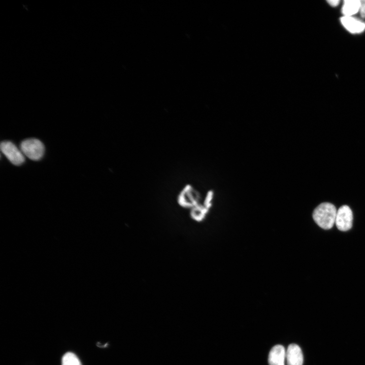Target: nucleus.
Masks as SVG:
<instances>
[{
    "label": "nucleus",
    "mask_w": 365,
    "mask_h": 365,
    "mask_svg": "<svg viewBox=\"0 0 365 365\" xmlns=\"http://www.w3.org/2000/svg\"><path fill=\"white\" fill-rule=\"evenodd\" d=\"M337 212L333 204L324 202L316 208L313 213V218L320 228L328 230L332 229L335 223Z\"/></svg>",
    "instance_id": "1"
},
{
    "label": "nucleus",
    "mask_w": 365,
    "mask_h": 365,
    "mask_svg": "<svg viewBox=\"0 0 365 365\" xmlns=\"http://www.w3.org/2000/svg\"><path fill=\"white\" fill-rule=\"evenodd\" d=\"M21 150L27 158L37 161L41 160L44 153L43 143L36 138H29L22 142Z\"/></svg>",
    "instance_id": "2"
},
{
    "label": "nucleus",
    "mask_w": 365,
    "mask_h": 365,
    "mask_svg": "<svg viewBox=\"0 0 365 365\" xmlns=\"http://www.w3.org/2000/svg\"><path fill=\"white\" fill-rule=\"evenodd\" d=\"M199 193L191 185H187L184 187L177 199L181 206L191 209L199 204Z\"/></svg>",
    "instance_id": "3"
},
{
    "label": "nucleus",
    "mask_w": 365,
    "mask_h": 365,
    "mask_svg": "<svg viewBox=\"0 0 365 365\" xmlns=\"http://www.w3.org/2000/svg\"><path fill=\"white\" fill-rule=\"evenodd\" d=\"M1 150L7 159L14 165L19 166L24 163L25 156L21 150L13 143L4 141L1 144Z\"/></svg>",
    "instance_id": "4"
},
{
    "label": "nucleus",
    "mask_w": 365,
    "mask_h": 365,
    "mask_svg": "<svg viewBox=\"0 0 365 365\" xmlns=\"http://www.w3.org/2000/svg\"><path fill=\"white\" fill-rule=\"evenodd\" d=\"M353 214L351 208L343 205L337 211L335 224L337 229L341 232L350 230L353 227Z\"/></svg>",
    "instance_id": "5"
},
{
    "label": "nucleus",
    "mask_w": 365,
    "mask_h": 365,
    "mask_svg": "<svg viewBox=\"0 0 365 365\" xmlns=\"http://www.w3.org/2000/svg\"><path fill=\"white\" fill-rule=\"evenodd\" d=\"M288 365H303V356L300 347L297 344H291L286 351Z\"/></svg>",
    "instance_id": "6"
},
{
    "label": "nucleus",
    "mask_w": 365,
    "mask_h": 365,
    "mask_svg": "<svg viewBox=\"0 0 365 365\" xmlns=\"http://www.w3.org/2000/svg\"><path fill=\"white\" fill-rule=\"evenodd\" d=\"M343 27L352 33H361L365 30V23L352 16H343L341 19Z\"/></svg>",
    "instance_id": "7"
},
{
    "label": "nucleus",
    "mask_w": 365,
    "mask_h": 365,
    "mask_svg": "<svg viewBox=\"0 0 365 365\" xmlns=\"http://www.w3.org/2000/svg\"><path fill=\"white\" fill-rule=\"evenodd\" d=\"M286 351L281 345H276L271 350L268 358L269 365H285Z\"/></svg>",
    "instance_id": "8"
},
{
    "label": "nucleus",
    "mask_w": 365,
    "mask_h": 365,
    "mask_svg": "<svg viewBox=\"0 0 365 365\" xmlns=\"http://www.w3.org/2000/svg\"><path fill=\"white\" fill-rule=\"evenodd\" d=\"M360 1L359 0H345L342 8L344 16H352L359 12Z\"/></svg>",
    "instance_id": "9"
},
{
    "label": "nucleus",
    "mask_w": 365,
    "mask_h": 365,
    "mask_svg": "<svg viewBox=\"0 0 365 365\" xmlns=\"http://www.w3.org/2000/svg\"><path fill=\"white\" fill-rule=\"evenodd\" d=\"M208 211V208L203 204H199L191 208L190 216L194 220L197 222H201L204 219Z\"/></svg>",
    "instance_id": "10"
},
{
    "label": "nucleus",
    "mask_w": 365,
    "mask_h": 365,
    "mask_svg": "<svg viewBox=\"0 0 365 365\" xmlns=\"http://www.w3.org/2000/svg\"><path fill=\"white\" fill-rule=\"evenodd\" d=\"M62 365H82V364L76 355L69 352L63 356Z\"/></svg>",
    "instance_id": "11"
},
{
    "label": "nucleus",
    "mask_w": 365,
    "mask_h": 365,
    "mask_svg": "<svg viewBox=\"0 0 365 365\" xmlns=\"http://www.w3.org/2000/svg\"><path fill=\"white\" fill-rule=\"evenodd\" d=\"M213 192L212 191H209L206 195L205 199L203 205L209 210V208L211 206L212 200L213 198Z\"/></svg>",
    "instance_id": "12"
},
{
    "label": "nucleus",
    "mask_w": 365,
    "mask_h": 365,
    "mask_svg": "<svg viewBox=\"0 0 365 365\" xmlns=\"http://www.w3.org/2000/svg\"><path fill=\"white\" fill-rule=\"evenodd\" d=\"M359 12L363 18H365V0H362V1H360Z\"/></svg>",
    "instance_id": "13"
},
{
    "label": "nucleus",
    "mask_w": 365,
    "mask_h": 365,
    "mask_svg": "<svg viewBox=\"0 0 365 365\" xmlns=\"http://www.w3.org/2000/svg\"><path fill=\"white\" fill-rule=\"evenodd\" d=\"M327 2L330 6L335 7L339 5L340 1L339 0H329V1H327Z\"/></svg>",
    "instance_id": "14"
}]
</instances>
